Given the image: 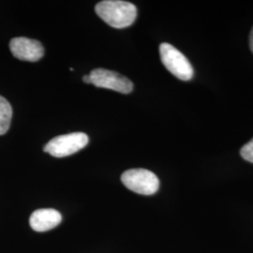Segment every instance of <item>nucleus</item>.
<instances>
[{"label": "nucleus", "instance_id": "20e7f679", "mask_svg": "<svg viewBox=\"0 0 253 253\" xmlns=\"http://www.w3.org/2000/svg\"><path fill=\"white\" fill-rule=\"evenodd\" d=\"M88 136L84 132H73L56 136L44 146L43 151L55 158H64L78 152L88 144Z\"/></svg>", "mask_w": 253, "mask_h": 253}, {"label": "nucleus", "instance_id": "1a4fd4ad", "mask_svg": "<svg viewBox=\"0 0 253 253\" xmlns=\"http://www.w3.org/2000/svg\"><path fill=\"white\" fill-rule=\"evenodd\" d=\"M240 155L245 161L253 163V138L249 143L243 145L240 150Z\"/></svg>", "mask_w": 253, "mask_h": 253}, {"label": "nucleus", "instance_id": "9d476101", "mask_svg": "<svg viewBox=\"0 0 253 253\" xmlns=\"http://www.w3.org/2000/svg\"><path fill=\"white\" fill-rule=\"evenodd\" d=\"M250 47H251V50L253 53V27L251 31V35H250Z\"/></svg>", "mask_w": 253, "mask_h": 253}, {"label": "nucleus", "instance_id": "39448f33", "mask_svg": "<svg viewBox=\"0 0 253 253\" xmlns=\"http://www.w3.org/2000/svg\"><path fill=\"white\" fill-rule=\"evenodd\" d=\"M91 84L97 87L118 91L122 94H128L133 90V84L129 79L113 71L96 69L91 72Z\"/></svg>", "mask_w": 253, "mask_h": 253}, {"label": "nucleus", "instance_id": "9b49d317", "mask_svg": "<svg viewBox=\"0 0 253 253\" xmlns=\"http://www.w3.org/2000/svg\"><path fill=\"white\" fill-rule=\"evenodd\" d=\"M83 81L84 82V83H86V84H91L90 75H89V74H88V75H84Z\"/></svg>", "mask_w": 253, "mask_h": 253}, {"label": "nucleus", "instance_id": "7ed1b4c3", "mask_svg": "<svg viewBox=\"0 0 253 253\" xmlns=\"http://www.w3.org/2000/svg\"><path fill=\"white\" fill-rule=\"evenodd\" d=\"M121 181L126 189L142 195L155 194L160 188L158 176L146 169H129L122 173Z\"/></svg>", "mask_w": 253, "mask_h": 253}, {"label": "nucleus", "instance_id": "6e6552de", "mask_svg": "<svg viewBox=\"0 0 253 253\" xmlns=\"http://www.w3.org/2000/svg\"><path fill=\"white\" fill-rule=\"evenodd\" d=\"M12 117V109L9 101L0 96V135L9 130Z\"/></svg>", "mask_w": 253, "mask_h": 253}, {"label": "nucleus", "instance_id": "f03ea898", "mask_svg": "<svg viewBox=\"0 0 253 253\" xmlns=\"http://www.w3.org/2000/svg\"><path fill=\"white\" fill-rule=\"evenodd\" d=\"M161 59L165 68L182 81H189L193 77V68L188 58L170 43L160 45Z\"/></svg>", "mask_w": 253, "mask_h": 253}, {"label": "nucleus", "instance_id": "0eeeda50", "mask_svg": "<svg viewBox=\"0 0 253 253\" xmlns=\"http://www.w3.org/2000/svg\"><path fill=\"white\" fill-rule=\"evenodd\" d=\"M61 220L62 216L57 210L52 208H43L38 209L31 214L29 224L34 231L42 233L54 229L61 222Z\"/></svg>", "mask_w": 253, "mask_h": 253}, {"label": "nucleus", "instance_id": "f257e3e1", "mask_svg": "<svg viewBox=\"0 0 253 253\" xmlns=\"http://www.w3.org/2000/svg\"><path fill=\"white\" fill-rule=\"evenodd\" d=\"M95 10L110 27L119 29L131 26L137 17L135 5L121 0L100 1L96 5Z\"/></svg>", "mask_w": 253, "mask_h": 253}, {"label": "nucleus", "instance_id": "423d86ee", "mask_svg": "<svg viewBox=\"0 0 253 253\" xmlns=\"http://www.w3.org/2000/svg\"><path fill=\"white\" fill-rule=\"evenodd\" d=\"M9 49L14 57L28 62L39 61L44 54L43 46L39 41L25 37L12 39L9 42Z\"/></svg>", "mask_w": 253, "mask_h": 253}]
</instances>
